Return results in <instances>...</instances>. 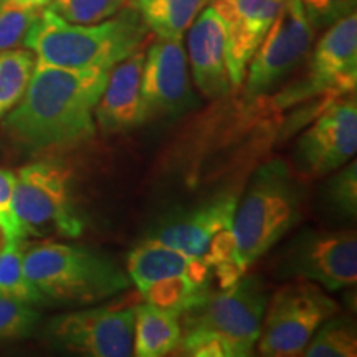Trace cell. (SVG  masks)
I'll use <instances>...</instances> for the list:
<instances>
[{
    "label": "cell",
    "mask_w": 357,
    "mask_h": 357,
    "mask_svg": "<svg viewBox=\"0 0 357 357\" xmlns=\"http://www.w3.org/2000/svg\"><path fill=\"white\" fill-rule=\"evenodd\" d=\"M13 2L20 3V6L25 7H35V8H43L47 6H50L53 0H13Z\"/></svg>",
    "instance_id": "obj_30"
},
{
    "label": "cell",
    "mask_w": 357,
    "mask_h": 357,
    "mask_svg": "<svg viewBox=\"0 0 357 357\" xmlns=\"http://www.w3.org/2000/svg\"><path fill=\"white\" fill-rule=\"evenodd\" d=\"M126 0H53L47 6L58 17L70 24H100L116 15Z\"/></svg>",
    "instance_id": "obj_24"
},
{
    "label": "cell",
    "mask_w": 357,
    "mask_h": 357,
    "mask_svg": "<svg viewBox=\"0 0 357 357\" xmlns=\"http://www.w3.org/2000/svg\"><path fill=\"white\" fill-rule=\"evenodd\" d=\"M268 294L257 276L245 273L227 288L208 289L178 314L177 352L194 357L252 356L260 337Z\"/></svg>",
    "instance_id": "obj_3"
},
{
    "label": "cell",
    "mask_w": 357,
    "mask_h": 357,
    "mask_svg": "<svg viewBox=\"0 0 357 357\" xmlns=\"http://www.w3.org/2000/svg\"><path fill=\"white\" fill-rule=\"evenodd\" d=\"M187 45L195 86L211 100L225 96L230 89L225 26L212 6L192 22Z\"/></svg>",
    "instance_id": "obj_17"
},
{
    "label": "cell",
    "mask_w": 357,
    "mask_h": 357,
    "mask_svg": "<svg viewBox=\"0 0 357 357\" xmlns=\"http://www.w3.org/2000/svg\"><path fill=\"white\" fill-rule=\"evenodd\" d=\"M3 242H6V235H3V231H2V229H0V248H2V245H3Z\"/></svg>",
    "instance_id": "obj_31"
},
{
    "label": "cell",
    "mask_w": 357,
    "mask_h": 357,
    "mask_svg": "<svg viewBox=\"0 0 357 357\" xmlns=\"http://www.w3.org/2000/svg\"><path fill=\"white\" fill-rule=\"evenodd\" d=\"M314 30H323L356 12L357 0H301Z\"/></svg>",
    "instance_id": "obj_28"
},
{
    "label": "cell",
    "mask_w": 357,
    "mask_h": 357,
    "mask_svg": "<svg viewBox=\"0 0 357 357\" xmlns=\"http://www.w3.org/2000/svg\"><path fill=\"white\" fill-rule=\"evenodd\" d=\"M149 33L132 7H123L111 19L91 25L70 24L43 7L26 33L24 47L45 65L111 70L144 47Z\"/></svg>",
    "instance_id": "obj_4"
},
{
    "label": "cell",
    "mask_w": 357,
    "mask_h": 357,
    "mask_svg": "<svg viewBox=\"0 0 357 357\" xmlns=\"http://www.w3.org/2000/svg\"><path fill=\"white\" fill-rule=\"evenodd\" d=\"M208 2H211V3H212V2H215V0H208Z\"/></svg>",
    "instance_id": "obj_32"
},
{
    "label": "cell",
    "mask_w": 357,
    "mask_h": 357,
    "mask_svg": "<svg viewBox=\"0 0 357 357\" xmlns=\"http://www.w3.org/2000/svg\"><path fill=\"white\" fill-rule=\"evenodd\" d=\"M314 26L307 20L301 0H284L245 73L248 98L265 96L310 56Z\"/></svg>",
    "instance_id": "obj_11"
},
{
    "label": "cell",
    "mask_w": 357,
    "mask_h": 357,
    "mask_svg": "<svg viewBox=\"0 0 357 357\" xmlns=\"http://www.w3.org/2000/svg\"><path fill=\"white\" fill-rule=\"evenodd\" d=\"M357 151L356 95L328 101L301 134L293 153L294 172L303 181L321 178L346 166Z\"/></svg>",
    "instance_id": "obj_12"
},
{
    "label": "cell",
    "mask_w": 357,
    "mask_h": 357,
    "mask_svg": "<svg viewBox=\"0 0 357 357\" xmlns=\"http://www.w3.org/2000/svg\"><path fill=\"white\" fill-rule=\"evenodd\" d=\"M181 339L178 314L137 303L134 314L132 356L162 357L177 349Z\"/></svg>",
    "instance_id": "obj_19"
},
{
    "label": "cell",
    "mask_w": 357,
    "mask_h": 357,
    "mask_svg": "<svg viewBox=\"0 0 357 357\" xmlns=\"http://www.w3.org/2000/svg\"><path fill=\"white\" fill-rule=\"evenodd\" d=\"M337 310V303L312 281L284 284L266 303L258 351L268 357L303 356L316 329Z\"/></svg>",
    "instance_id": "obj_8"
},
{
    "label": "cell",
    "mask_w": 357,
    "mask_h": 357,
    "mask_svg": "<svg viewBox=\"0 0 357 357\" xmlns=\"http://www.w3.org/2000/svg\"><path fill=\"white\" fill-rule=\"evenodd\" d=\"M357 17L356 12L326 29L311 55L310 75L301 96L321 95L331 101L356 93Z\"/></svg>",
    "instance_id": "obj_15"
},
{
    "label": "cell",
    "mask_w": 357,
    "mask_h": 357,
    "mask_svg": "<svg viewBox=\"0 0 357 357\" xmlns=\"http://www.w3.org/2000/svg\"><path fill=\"white\" fill-rule=\"evenodd\" d=\"M24 271L43 300L60 305H95L131 287L128 273L118 263L82 245H29Z\"/></svg>",
    "instance_id": "obj_5"
},
{
    "label": "cell",
    "mask_w": 357,
    "mask_h": 357,
    "mask_svg": "<svg viewBox=\"0 0 357 357\" xmlns=\"http://www.w3.org/2000/svg\"><path fill=\"white\" fill-rule=\"evenodd\" d=\"M326 200L328 205L339 215L356 217L357 212V166L356 160L346 167H339L326 187Z\"/></svg>",
    "instance_id": "obj_27"
},
{
    "label": "cell",
    "mask_w": 357,
    "mask_h": 357,
    "mask_svg": "<svg viewBox=\"0 0 357 357\" xmlns=\"http://www.w3.org/2000/svg\"><path fill=\"white\" fill-rule=\"evenodd\" d=\"M111 70H71L35 63L22 100L3 119V131L29 153L60 149L95 134V108Z\"/></svg>",
    "instance_id": "obj_1"
},
{
    "label": "cell",
    "mask_w": 357,
    "mask_h": 357,
    "mask_svg": "<svg viewBox=\"0 0 357 357\" xmlns=\"http://www.w3.org/2000/svg\"><path fill=\"white\" fill-rule=\"evenodd\" d=\"M126 273L144 303L176 314L200 300L215 278L207 263L149 238L129 253Z\"/></svg>",
    "instance_id": "obj_7"
},
{
    "label": "cell",
    "mask_w": 357,
    "mask_h": 357,
    "mask_svg": "<svg viewBox=\"0 0 357 357\" xmlns=\"http://www.w3.org/2000/svg\"><path fill=\"white\" fill-rule=\"evenodd\" d=\"M13 185H15V174L7 169H0V229L6 238L22 236L19 220L12 208Z\"/></svg>",
    "instance_id": "obj_29"
},
{
    "label": "cell",
    "mask_w": 357,
    "mask_h": 357,
    "mask_svg": "<svg viewBox=\"0 0 357 357\" xmlns=\"http://www.w3.org/2000/svg\"><path fill=\"white\" fill-rule=\"evenodd\" d=\"M281 273L312 281L331 291L354 287L357 281L356 231L305 230L284 252Z\"/></svg>",
    "instance_id": "obj_13"
},
{
    "label": "cell",
    "mask_w": 357,
    "mask_h": 357,
    "mask_svg": "<svg viewBox=\"0 0 357 357\" xmlns=\"http://www.w3.org/2000/svg\"><path fill=\"white\" fill-rule=\"evenodd\" d=\"M192 88L182 40L158 38L146 50L141 75L144 124L177 118L192 106Z\"/></svg>",
    "instance_id": "obj_14"
},
{
    "label": "cell",
    "mask_w": 357,
    "mask_h": 357,
    "mask_svg": "<svg viewBox=\"0 0 357 357\" xmlns=\"http://www.w3.org/2000/svg\"><path fill=\"white\" fill-rule=\"evenodd\" d=\"M70 171L55 160H38L15 174L12 208L26 236L77 238L84 229L70 187Z\"/></svg>",
    "instance_id": "obj_6"
},
{
    "label": "cell",
    "mask_w": 357,
    "mask_h": 357,
    "mask_svg": "<svg viewBox=\"0 0 357 357\" xmlns=\"http://www.w3.org/2000/svg\"><path fill=\"white\" fill-rule=\"evenodd\" d=\"M144 47L119 61L109 71L95 108L98 126L106 134H121L142 126L141 75L144 65Z\"/></svg>",
    "instance_id": "obj_18"
},
{
    "label": "cell",
    "mask_w": 357,
    "mask_h": 357,
    "mask_svg": "<svg viewBox=\"0 0 357 357\" xmlns=\"http://www.w3.org/2000/svg\"><path fill=\"white\" fill-rule=\"evenodd\" d=\"M137 303L121 300L91 310L56 316L47 336L58 349L88 357L132 356L134 314Z\"/></svg>",
    "instance_id": "obj_10"
},
{
    "label": "cell",
    "mask_w": 357,
    "mask_h": 357,
    "mask_svg": "<svg viewBox=\"0 0 357 357\" xmlns=\"http://www.w3.org/2000/svg\"><path fill=\"white\" fill-rule=\"evenodd\" d=\"M40 10L42 8L20 6L13 0H0V55L24 45Z\"/></svg>",
    "instance_id": "obj_26"
},
{
    "label": "cell",
    "mask_w": 357,
    "mask_h": 357,
    "mask_svg": "<svg viewBox=\"0 0 357 357\" xmlns=\"http://www.w3.org/2000/svg\"><path fill=\"white\" fill-rule=\"evenodd\" d=\"M37 58L29 48H13L0 55V119L22 100Z\"/></svg>",
    "instance_id": "obj_22"
},
{
    "label": "cell",
    "mask_w": 357,
    "mask_h": 357,
    "mask_svg": "<svg viewBox=\"0 0 357 357\" xmlns=\"http://www.w3.org/2000/svg\"><path fill=\"white\" fill-rule=\"evenodd\" d=\"M305 208V187L281 159L257 169L236 202L231 222V257L218 288H227L250 270L273 245L298 225Z\"/></svg>",
    "instance_id": "obj_2"
},
{
    "label": "cell",
    "mask_w": 357,
    "mask_h": 357,
    "mask_svg": "<svg viewBox=\"0 0 357 357\" xmlns=\"http://www.w3.org/2000/svg\"><path fill=\"white\" fill-rule=\"evenodd\" d=\"M306 357H356L357 334L354 321L331 316L312 334L303 351Z\"/></svg>",
    "instance_id": "obj_23"
},
{
    "label": "cell",
    "mask_w": 357,
    "mask_h": 357,
    "mask_svg": "<svg viewBox=\"0 0 357 357\" xmlns=\"http://www.w3.org/2000/svg\"><path fill=\"white\" fill-rule=\"evenodd\" d=\"M29 243L24 236L6 238L0 248V293L29 305H38L43 296L25 276L24 257Z\"/></svg>",
    "instance_id": "obj_21"
},
{
    "label": "cell",
    "mask_w": 357,
    "mask_h": 357,
    "mask_svg": "<svg viewBox=\"0 0 357 357\" xmlns=\"http://www.w3.org/2000/svg\"><path fill=\"white\" fill-rule=\"evenodd\" d=\"M32 306L0 293V346L29 337L33 333L40 314Z\"/></svg>",
    "instance_id": "obj_25"
},
{
    "label": "cell",
    "mask_w": 357,
    "mask_h": 357,
    "mask_svg": "<svg viewBox=\"0 0 357 357\" xmlns=\"http://www.w3.org/2000/svg\"><path fill=\"white\" fill-rule=\"evenodd\" d=\"M236 202L235 195H220L189 211L177 212L164 218L149 240L207 263L218 281L231 257V222Z\"/></svg>",
    "instance_id": "obj_9"
},
{
    "label": "cell",
    "mask_w": 357,
    "mask_h": 357,
    "mask_svg": "<svg viewBox=\"0 0 357 357\" xmlns=\"http://www.w3.org/2000/svg\"><path fill=\"white\" fill-rule=\"evenodd\" d=\"M284 0H215L213 10L225 26L230 86L243 84L247 66L283 7Z\"/></svg>",
    "instance_id": "obj_16"
},
{
    "label": "cell",
    "mask_w": 357,
    "mask_h": 357,
    "mask_svg": "<svg viewBox=\"0 0 357 357\" xmlns=\"http://www.w3.org/2000/svg\"><path fill=\"white\" fill-rule=\"evenodd\" d=\"M208 0H131L147 30L158 38L182 40Z\"/></svg>",
    "instance_id": "obj_20"
}]
</instances>
